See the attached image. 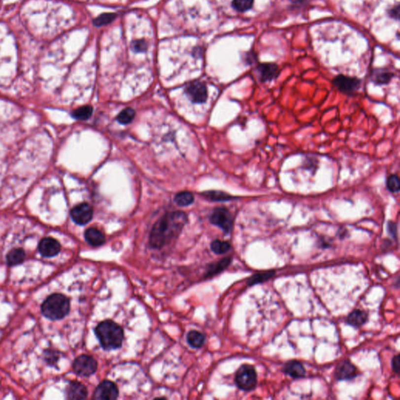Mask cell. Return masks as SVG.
Listing matches in <instances>:
<instances>
[{
    "instance_id": "cell-1",
    "label": "cell",
    "mask_w": 400,
    "mask_h": 400,
    "mask_svg": "<svg viewBox=\"0 0 400 400\" xmlns=\"http://www.w3.org/2000/svg\"><path fill=\"white\" fill-rule=\"evenodd\" d=\"M187 216L183 212H170L163 216L153 227L149 245L154 249H161L178 238L187 222Z\"/></svg>"
},
{
    "instance_id": "cell-2",
    "label": "cell",
    "mask_w": 400,
    "mask_h": 400,
    "mask_svg": "<svg viewBox=\"0 0 400 400\" xmlns=\"http://www.w3.org/2000/svg\"><path fill=\"white\" fill-rule=\"evenodd\" d=\"M95 332L102 348L106 350L118 349L122 345L124 332L121 327L113 321H102Z\"/></svg>"
},
{
    "instance_id": "cell-3",
    "label": "cell",
    "mask_w": 400,
    "mask_h": 400,
    "mask_svg": "<svg viewBox=\"0 0 400 400\" xmlns=\"http://www.w3.org/2000/svg\"><path fill=\"white\" fill-rule=\"evenodd\" d=\"M70 300L65 295L54 293L42 302V314L48 319L57 321L65 318L70 312Z\"/></svg>"
},
{
    "instance_id": "cell-4",
    "label": "cell",
    "mask_w": 400,
    "mask_h": 400,
    "mask_svg": "<svg viewBox=\"0 0 400 400\" xmlns=\"http://www.w3.org/2000/svg\"><path fill=\"white\" fill-rule=\"evenodd\" d=\"M257 381V372L250 365H243L236 373V385L242 390L251 391L255 389Z\"/></svg>"
},
{
    "instance_id": "cell-5",
    "label": "cell",
    "mask_w": 400,
    "mask_h": 400,
    "mask_svg": "<svg viewBox=\"0 0 400 400\" xmlns=\"http://www.w3.org/2000/svg\"><path fill=\"white\" fill-rule=\"evenodd\" d=\"M333 83L339 92L349 97L357 94L361 86V81L359 78L342 74L336 76L333 80Z\"/></svg>"
},
{
    "instance_id": "cell-6",
    "label": "cell",
    "mask_w": 400,
    "mask_h": 400,
    "mask_svg": "<svg viewBox=\"0 0 400 400\" xmlns=\"http://www.w3.org/2000/svg\"><path fill=\"white\" fill-rule=\"evenodd\" d=\"M98 364L93 357L81 355L77 357L73 363V370L78 375L89 377L96 373Z\"/></svg>"
},
{
    "instance_id": "cell-7",
    "label": "cell",
    "mask_w": 400,
    "mask_h": 400,
    "mask_svg": "<svg viewBox=\"0 0 400 400\" xmlns=\"http://www.w3.org/2000/svg\"><path fill=\"white\" fill-rule=\"evenodd\" d=\"M210 222L229 234L233 229V217L226 208L219 207L214 210L210 217Z\"/></svg>"
},
{
    "instance_id": "cell-8",
    "label": "cell",
    "mask_w": 400,
    "mask_h": 400,
    "mask_svg": "<svg viewBox=\"0 0 400 400\" xmlns=\"http://www.w3.org/2000/svg\"><path fill=\"white\" fill-rule=\"evenodd\" d=\"M185 93L189 100L195 103H203L207 100V89L205 84L196 81L186 86Z\"/></svg>"
},
{
    "instance_id": "cell-9",
    "label": "cell",
    "mask_w": 400,
    "mask_h": 400,
    "mask_svg": "<svg viewBox=\"0 0 400 400\" xmlns=\"http://www.w3.org/2000/svg\"><path fill=\"white\" fill-rule=\"evenodd\" d=\"M119 391L117 385L110 381H104L95 390L94 400H114L118 397Z\"/></svg>"
},
{
    "instance_id": "cell-10",
    "label": "cell",
    "mask_w": 400,
    "mask_h": 400,
    "mask_svg": "<svg viewBox=\"0 0 400 400\" xmlns=\"http://www.w3.org/2000/svg\"><path fill=\"white\" fill-rule=\"evenodd\" d=\"M93 216V208L88 203L77 205L70 211V217L77 225H86L92 220Z\"/></svg>"
},
{
    "instance_id": "cell-11",
    "label": "cell",
    "mask_w": 400,
    "mask_h": 400,
    "mask_svg": "<svg viewBox=\"0 0 400 400\" xmlns=\"http://www.w3.org/2000/svg\"><path fill=\"white\" fill-rule=\"evenodd\" d=\"M61 244L55 238L46 237L42 238L38 244V250L45 258L56 257L61 252Z\"/></svg>"
},
{
    "instance_id": "cell-12",
    "label": "cell",
    "mask_w": 400,
    "mask_h": 400,
    "mask_svg": "<svg viewBox=\"0 0 400 400\" xmlns=\"http://www.w3.org/2000/svg\"><path fill=\"white\" fill-rule=\"evenodd\" d=\"M259 74V78L261 82H267L275 79L279 74V67L275 64L271 63H265L261 64L257 67Z\"/></svg>"
},
{
    "instance_id": "cell-13",
    "label": "cell",
    "mask_w": 400,
    "mask_h": 400,
    "mask_svg": "<svg viewBox=\"0 0 400 400\" xmlns=\"http://www.w3.org/2000/svg\"><path fill=\"white\" fill-rule=\"evenodd\" d=\"M66 396L69 400H85L87 398L88 390L83 384L78 381H71L67 387Z\"/></svg>"
},
{
    "instance_id": "cell-14",
    "label": "cell",
    "mask_w": 400,
    "mask_h": 400,
    "mask_svg": "<svg viewBox=\"0 0 400 400\" xmlns=\"http://www.w3.org/2000/svg\"><path fill=\"white\" fill-rule=\"evenodd\" d=\"M357 376V368L352 363L344 361L339 363L335 370V377L338 380H350Z\"/></svg>"
},
{
    "instance_id": "cell-15",
    "label": "cell",
    "mask_w": 400,
    "mask_h": 400,
    "mask_svg": "<svg viewBox=\"0 0 400 400\" xmlns=\"http://www.w3.org/2000/svg\"><path fill=\"white\" fill-rule=\"evenodd\" d=\"M85 238L86 242L93 246H100L106 241L104 234L95 228H91L85 231Z\"/></svg>"
},
{
    "instance_id": "cell-16",
    "label": "cell",
    "mask_w": 400,
    "mask_h": 400,
    "mask_svg": "<svg viewBox=\"0 0 400 400\" xmlns=\"http://www.w3.org/2000/svg\"><path fill=\"white\" fill-rule=\"evenodd\" d=\"M284 371L293 378H303L306 370L303 365L298 361H290L284 367Z\"/></svg>"
},
{
    "instance_id": "cell-17",
    "label": "cell",
    "mask_w": 400,
    "mask_h": 400,
    "mask_svg": "<svg viewBox=\"0 0 400 400\" xmlns=\"http://www.w3.org/2000/svg\"><path fill=\"white\" fill-rule=\"evenodd\" d=\"M394 77V74L385 69H376L373 70L370 79L375 85H387Z\"/></svg>"
},
{
    "instance_id": "cell-18",
    "label": "cell",
    "mask_w": 400,
    "mask_h": 400,
    "mask_svg": "<svg viewBox=\"0 0 400 400\" xmlns=\"http://www.w3.org/2000/svg\"><path fill=\"white\" fill-rule=\"evenodd\" d=\"M26 254L24 249L21 248H15L10 250L6 254V264L8 266L13 267L21 265L25 261Z\"/></svg>"
},
{
    "instance_id": "cell-19",
    "label": "cell",
    "mask_w": 400,
    "mask_h": 400,
    "mask_svg": "<svg viewBox=\"0 0 400 400\" xmlns=\"http://www.w3.org/2000/svg\"><path fill=\"white\" fill-rule=\"evenodd\" d=\"M367 321V314L361 310H355L348 316L346 322L353 327L362 326Z\"/></svg>"
},
{
    "instance_id": "cell-20",
    "label": "cell",
    "mask_w": 400,
    "mask_h": 400,
    "mask_svg": "<svg viewBox=\"0 0 400 400\" xmlns=\"http://www.w3.org/2000/svg\"><path fill=\"white\" fill-rule=\"evenodd\" d=\"M187 340L192 347L198 349L203 345L204 342H205V336L197 331H192L188 334Z\"/></svg>"
},
{
    "instance_id": "cell-21",
    "label": "cell",
    "mask_w": 400,
    "mask_h": 400,
    "mask_svg": "<svg viewBox=\"0 0 400 400\" xmlns=\"http://www.w3.org/2000/svg\"><path fill=\"white\" fill-rule=\"evenodd\" d=\"M204 196L213 201H220V202H226V201H230V200L236 199V197L231 196L229 193H224L221 191H210V192L204 193Z\"/></svg>"
},
{
    "instance_id": "cell-22",
    "label": "cell",
    "mask_w": 400,
    "mask_h": 400,
    "mask_svg": "<svg viewBox=\"0 0 400 400\" xmlns=\"http://www.w3.org/2000/svg\"><path fill=\"white\" fill-rule=\"evenodd\" d=\"M44 361L48 365L57 367L60 358H61V353L57 350L53 349H45L43 352Z\"/></svg>"
},
{
    "instance_id": "cell-23",
    "label": "cell",
    "mask_w": 400,
    "mask_h": 400,
    "mask_svg": "<svg viewBox=\"0 0 400 400\" xmlns=\"http://www.w3.org/2000/svg\"><path fill=\"white\" fill-rule=\"evenodd\" d=\"M93 113V107L91 106H83L76 109L72 112V117L80 121H85L91 117Z\"/></svg>"
},
{
    "instance_id": "cell-24",
    "label": "cell",
    "mask_w": 400,
    "mask_h": 400,
    "mask_svg": "<svg viewBox=\"0 0 400 400\" xmlns=\"http://www.w3.org/2000/svg\"><path fill=\"white\" fill-rule=\"evenodd\" d=\"M174 201L180 206H187L194 202V196L189 192H181L176 195Z\"/></svg>"
},
{
    "instance_id": "cell-25",
    "label": "cell",
    "mask_w": 400,
    "mask_h": 400,
    "mask_svg": "<svg viewBox=\"0 0 400 400\" xmlns=\"http://www.w3.org/2000/svg\"><path fill=\"white\" fill-rule=\"evenodd\" d=\"M232 259L225 258L220 262L217 263L216 265H211L206 273V277H210V276L215 275V274H219L221 271L225 270L227 267L229 266L231 264Z\"/></svg>"
},
{
    "instance_id": "cell-26",
    "label": "cell",
    "mask_w": 400,
    "mask_h": 400,
    "mask_svg": "<svg viewBox=\"0 0 400 400\" xmlns=\"http://www.w3.org/2000/svg\"><path fill=\"white\" fill-rule=\"evenodd\" d=\"M135 111L133 108H126L117 116V120L122 125H128L134 120Z\"/></svg>"
},
{
    "instance_id": "cell-27",
    "label": "cell",
    "mask_w": 400,
    "mask_h": 400,
    "mask_svg": "<svg viewBox=\"0 0 400 400\" xmlns=\"http://www.w3.org/2000/svg\"><path fill=\"white\" fill-rule=\"evenodd\" d=\"M275 274L274 270L271 271L264 272L261 274H256L252 276L251 278H249L248 281V284L249 285H256V284L261 283L263 281H267V280L271 278Z\"/></svg>"
},
{
    "instance_id": "cell-28",
    "label": "cell",
    "mask_w": 400,
    "mask_h": 400,
    "mask_svg": "<svg viewBox=\"0 0 400 400\" xmlns=\"http://www.w3.org/2000/svg\"><path fill=\"white\" fill-rule=\"evenodd\" d=\"M230 249L231 245L229 242H225V241L215 240L211 243V249L216 254H224L229 251Z\"/></svg>"
},
{
    "instance_id": "cell-29",
    "label": "cell",
    "mask_w": 400,
    "mask_h": 400,
    "mask_svg": "<svg viewBox=\"0 0 400 400\" xmlns=\"http://www.w3.org/2000/svg\"><path fill=\"white\" fill-rule=\"evenodd\" d=\"M386 187L392 193H398L400 189V178L397 174H391L386 180Z\"/></svg>"
},
{
    "instance_id": "cell-30",
    "label": "cell",
    "mask_w": 400,
    "mask_h": 400,
    "mask_svg": "<svg viewBox=\"0 0 400 400\" xmlns=\"http://www.w3.org/2000/svg\"><path fill=\"white\" fill-rule=\"evenodd\" d=\"M254 0H233V6L237 11L245 12L251 9Z\"/></svg>"
},
{
    "instance_id": "cell-31",
    "label": "cell",
    "mask_w": 400,
    "mask_h": 400,
    "mask_svg": "<svg viewBox=\"0 0 400 400\" xmlns=\"http://www.w3.org/2000/svg\"><path fill=\"white\" fill-rule=\"evenodd\" d=\"M115 17V13H104L96 18L93 23L96 26H102V25H106L109 23L112 22Z\"/></svg>"
},
{
    "instance_id": "cell-32",
    "label": "cell",
    "mask_w": 400,
    "mask_h": 400,
    "mask_svg": "<svg viewBox=\"0 0 400 400\" xmlns=\"http://www.w3.org/2000/svg\"><path fill=\"white\" fill-rule=\"evenodd\" d=\"M387 230L389 234L392 236V238L397 239V223L390 221L387 224Z\"/></svg>"
},
{
    "instance_id": "cell-33",
    "label": "cell",
    "mask_w": 400,
    "mask_h": 400,
    "mask_svg": "<svg viewBox=\"0 0 400 400\" xmlns=\"http://www.w3.org/2000/svg\"><path fill=\"white\" fill-rule=\"evenodd\" d=\"M146 48H147V45H146V43L143 42V41L138 40V41H135V42H133V49L134 51L143 52L145 51Z\"/></svg>"
},
{
    "instance_id": "cell-34",
    "label": "cell",
    "mask_w": 400,
    "mask_h": 400,
    "mask_svg": "<svg viewBox=\"0 0 400 400\" xmlns=\"http://www.w3.org/2000/svg\"><path fill=\"white\" fill-rule=\"evenodd\" d=\"M400 356L397 355L393 357L392 361V367H393V371L397 374H400Z\"/></svg>"
},
{
    "instance_id": "cell-35",
    "label": "cell",
    "mask_w": 400,
    "mask_h": 400,
    "mask_svg": "<svg viewBox=\"0 0 400 400\" xmlns=\"http://www.w3.org/2000/svg\"><path fill=\"white\" fill-rule=\"evenodd\" d=\"M389 13H390V15L392 16L394 19H399V17H400V6L397 5V6H394V7L390 10Z\"/></svg>"
},
{
    "instance_id": "cell-36",
    "label": "cell",
    "mask_w": 400,
    "mask_h": 400,
    "mask_svg": "<svg viewBox=\"0 0 400 400\" xmlns=\"http://www.w3.org/2000/svg\"><path fill=\"white\" fill-rule=\"evenodd\" d=\"M290 1L295 3H299V2H303L304 0H290Z\"/></svg>"
}]
</instances>
